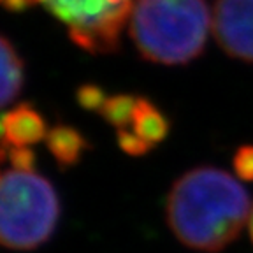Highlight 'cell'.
Here are the masks:
<instances>
[{"label":"cell","instance_id":"cell-1","mask_svg":"<svg viewBox=\"0 0 253 253\" xmlns=\"http://www.w3.org/2000/svg\"><path fill=\"white\" fill-rule=\"evenodd\" d=\"M166 214L172 234L183 245L216 253L229 246L250 220V195L225 170L194 167L174 181Z\"/></svg>","mask_w":253,"mask_h":253},{"label":"cell","instance_id":"cell-2","mask_svg":"<svg viewBox=\"0 0 253 253\" xmlns=\"http://www.w3.org/2000/svg\"><path fill=\"white\" fill-rule=\"evenodd\" d=\"M210 25L206 0H134L128 36L144 60L183 65L204 51Z\"/></svg>","mask_w":253,"mask_h":253},{"label":"cell","instance_id":"cell-3","mask_svg":"<svg viewBox=\"0 0 253 253\" xmlns=\"http://www.w3.org/2000/svg\"><path fill=\"white\" fill-rule=\"evenodd\" d=\"M60 218L56 190L36 170L7 169L0 181V239L5 248L27 252L53 236Z\"/></svg>","mask_w":253,"mask_h":253},{"label":"cell","instance_id":"cell-4","mask_svg":"<svg viewBox=\"0 0 253 253\" xmlns=\"http://www.w3.org/2000/svg\"><path fill=\"white\" fill-rule=\"evenodd\" d=\"M134 0H47V11L60 20L69 37L91 55L120 47V39Z\"/></svg>","mask_w":253,"mask_h":253},{"label":"cell","instance_id":"cell-5","mask_svg":"<svg viewBox=\"0 0 253 253\" xmlns=\"http://www.w3.org/2000/svg\"><path fill=\"white\" fill-rule=\"evenodd\" d=\"M211 27L227 55L253 62V0H214Z\"/></svg>","mask_w":253,"mask_h":253},{"label":"cell","instance_id":"cell-6","mask_svg":"<svg viewBox=\"0 0 253 253\" xmlns=\"http://www.w3.org/2000/svg\"><path fill=\"white\" fill-rule=\"evenodd\" d=\"M46 122L42 115L28 102L4 113L2 118V142L9 146H30L46 139Z\"/></svg>","mask_w":253,"mask_h":253},{"label":"cell","instance_id":"cell-7","mask_svg":"<svg viewBox=\"0 0 253 253\" xmlns=\"http://www.w3.org/2000/svg\"><path fill=\"white\" fill-rule=\"evenodd\" d=\"M46 146L62 167H72L81 160L88 141L84 135L71 125H55L47 130Z\"/></svg>","mask_w":253,"mask_h":253},{"label":"cell","instance_id":"cell-8","mask_svg":"<svg viewBox=\"0 0 253 253\" xmlns=\"http://www.w3.org/2000/svg\"><path fill=\"white\" fill-rule=\"evenodd\" d=\"M132 126L135 134L141 135L151 146L162 142L169 135V120L144 97H137Z\"/></svg>","mask_w":253,"mask_h":253},{"label":"cell","instance_id":"cell-9","mask_svg":"<svg viewBox=\"0 0 253 253\" xmlns=\"http://www.w3.org/2000/svg\"><path fill=\"white\" fill-rule=\"evenodd\" d=\"M25 67L16 47L7 37H2V106H7L23 90Z\"/></svg>","mask_w":253,"mask_h":253},{"label":"cell","instance_id":"cell-10","mask_svg":"<svg viewBox=\"0 0 253 253\" xmlns=\"http://www.w3.org/2000/svg\"><path fill=\"white\" fill-rule=\"evenodd\" d=\"M135 104H137V97L126 93L113 95V97H107L106 104L100 109V115L109 125L122 130V128H126V125H130L134 120Z\"/></svg>","mask_w":253,"mask_h":253},{"label":"cell","instance_id":"cell-11","mask_svg":"<svg viewBox=\"0 0 253 253\" xmlns=\"http://www.w3.org/2000/svg\"><path fill=\"white\" fill-rule=\"evenodd\" d=\"M76 100H78V104L83 107V109L100 113V109H102L104 104H106L107 97L100 86L86 83L78 88V91H76Z\"/></svg>","mask_w":253,"mask_h":253},{"label":"cell","instance_id":"cell-12","mask_svg":"<svg viewBox=\"0 0 253 253\" xmlns=\"http://www.w3.org/2000/svg\"><path fill=\"white\" fill-rule=\"evenodd\" d=\"M118 144L130 157H142V155H146L153 148L141 135H137L134 130H126V128L118 130Z\"/></svg>","mask_w":253,"mask_h":253},{"label":"cell","instance_id":"cell-13","mask_svg":"<svg viewBox=\"0 0 253 253\" xmlns=\"http://www.w3.org/2000/svg\"><path fill=\"white\" fill-rule=\"evenodd\" d=\"M4 158H9L12 169L16 170H34L36 167V153L28 146L4 148Z\"/></svg>","mask_w":253,"mask_h":253},{"label":"cell","instance_id":"cell-14","mask_svg":"<svg viewBox=\"0 0 253 253\" xmlns=\"http://www.w3.org/2000/svg\"><path fill=\"white\" fill-rule=\"evenodd\" d=\"M232 166L239 179L248 183L253 181V144H246L236 151L232 158Z\"/></svg>","mask_w":253,"mask_h":253},{"label":"cell","instance_id":"cell-15","mask_svg":"<svg viewBox=\"0 0 253 253\" xmlns=\"http://www.w3.org/2000/svg\"><path fill=\"white\" fill-rule=\"evenodd\" d=\"M2 4L11 12H23L36 4V0H2Z\"/></svg>","mask_w":253,"mask_h":253},{"label":"cell","instance_id":"cell-16","mask_svg":"<svg viewBox=\"0 0 253 253\" xmlns=\"http://www.w3.org/2000/svg\"><path fill=\"white\" fill-rule=\"evenodd\" d=\"M250 234H252V241H253V210H252V216H250Z\"/></svg>","mask_w":253,"mask_h":253},{"label":"cell","instance_id":"cell-17","mask_svg":"<svg viewBox=\"0 0 253 253\" xmlns=\"http://www.w3.org/2000/svg\"><path fill=\"white\" fill-rule=\"evenodd\" d=\"M47 0H36V4H46Z\"/></svg>","mask_w":253,"mask_h":253}]
</instances>
